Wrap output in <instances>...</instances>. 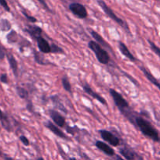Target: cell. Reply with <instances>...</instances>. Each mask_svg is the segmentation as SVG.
Segmentation results:
<instances>
[{
  "label": "cell",
  "mask_w": 160,
  "mask_h": 160,
  "mask_svg": "<svg viewBox=\"0 0 160 160\" xmlns=\"http://www.w3.org/2000/svg\"><path fill=\"white\" fill-rule=\"evenodd\" d=\"M119 112L129 122L134 125L144 137L160 144V133L147 119L143 117L142 113H137L130 107L119 110Z\"/></svg>",
  "instance_id": "6da1fadb"
},
{
  "label": "cell",
  "mask_w": 160,
  "mask_h": 160,
  "mask_svg": "<svg viewBox=\"0 0 160 160\" xmlns=\"http://www.w3.org/2000/svg\"><path fill=\"white\" fill-rule=\"evenodd\" d=\"M88 47L95 54L96 58L100 63L103 65H108L109 63L111 61V57L108 51L101 45H99L95 41H89L88 43Z\"/></svg>",
  "instance_id": "7a4b0ae2"
},
{
  "label": "cell",
  "mask_w": 160,
  "mask_h": 160,
  "mask_svg": "<svg viewBox=\"0 0 160 160\" xmlns=\"http://www.w3.org/2000/svg\"><path fill=\"white\" fill-rule=\"evenodd\" d=\"M97 3H98L99 6H100V8L102 9V10L104 12V13L109 17L110 19L113 20V21L115 22L118 25L121 27L122 28H123L129 34H130V28H129V25L124 20L121 19L120 17H119L118 16H116V14L115 13L114 11L108 6V5L105 3V2L104 0H97Z\"/></svg>",
  "instance_id": "3957f363"
},
{
  "label": "cell",
  "mask_w": 160,
  "mask_h": 160,
  "mask_svg": "<svg viewBox=\"0 0 160 160\" xmlns=\"http://www.w3.org/2000/svg\"><path fill=\"white\" fill-rule=\"evenodd\" d=\"M109 93L110 95L111 96V98H113L115 105L116 107L119 109V110L128 109V108L130 107L128 102L124 98V97L122 96L119 92H117V91L115 90V89L113 88H110Z\"/></svg>",
  "instance_id": "277c9868"
},
{
  "label": "cell",
  "mask_w": 160,
  "mask_h": 160,
  "mask_svg": "<svg viewBox=\"0 0 160 160\" xmlns=\"http://www.w3.org/2000/svg\"><path fill=\"white\" fill-rule=\"evenodd\" d=\"M98 133L100 134L101 138L104 141V142H107V144L109 145L118 147L120 145V139L111 131L105 129H100L98 131Z\"/></svg>",
  "instance_id": "5b68a950"
},
{
  "label": "cell",
  "mask_w": 160,
  "mask_h": 160,
  "mask_svg": "<svg viewBox=\"0 0 160 160\" xmlns=\"http://www.w3.org/2000/svg\"><path fill=\"white\" fill-rule=\"evenodd\" d=\"M119 152L125 160H144L136 152L126 145L119 148Z\"/></svg>",
  "instance_id": "8992f818"
},
{
  "label": "cell",
  "mask_w": 160,
  "mask_h": 160,
  "mask_svg": "<svg viewBox=\"0 0 160 160\" xmlns=\"http://www.w3.org/2000/svg\"><path fill=\"white\" fill-rule=\"evenodd\" d=\"M69 10L78 18L86 19L88 16L86 8L83 4L78 2H73L69 5Z\"/></svg>",
  "instance_id": "52a82bcc"
},
{
  "label": "cell",
  "mask_w": 160,
  "mask_h": 160,
  "mask_svg": "<svg viewBox=\"0 0 160 160\" xmlns=\"http://www.w3.org/2000/svg\"><path fill=\"white\" fill-rule=\"evenodd\" d=\"M49 116L53 120V123L56 124L59 128H64L66 124V120L64 116L58 112L56 109H50L49 110Z\"/></svg>",
  "instance_id": "ba28073f"
},
{
  "label": "cell",
  "mask_w": 160,
  "mask_h": 160,
  "mask_svg": "<svg viewBox=\"0 0 160 160\" xmlns=\"http://www.w3.org/2000/svg\"><path fill=\"white\" fill-rule=\"evenodd\" d=\"M83 89L85 92V93L87 94L88 95H89L90 97H92L94 99L97 100L100 103H101L103 106H108V103H107V101L100 95L99 93L96 92L95 91L93 90L92 88L87 84V83H85V84H83Z\"/></svg>",
  "instance_id": "9c48e42d"
},
{
  "label": "cell",
  "mask_w": 160,
  "mask_h": 160,
  "mask_svg": "<svg viewBox=\"0 0 160 160\" xmlns=\"http://www.w3.org/2000/svg\"><path fill=\"white\" fill-rule=\"evenodd\" d=\"M45 127L49 130V131H51L53 134H55L56 136H57L58 138L61 139H64V140H69V138L67 137L65 134V133L63 132V131H61L59 127L56 126V124L53 123L51 121H46L45 123Z\"/></svg>",
  "instance_id": "30bf717a"
},
{
  "label": "cell",
  "mask_w": 160,
  "mask_h": 160,
  "mask_svg": "<svg viewBox=\"0 0 160 160\" xmlns=\"http://www.w3.org/2000/svg\"><path fill=\"white\" fill-rule=\"evenodd\" d=\"M95 146L97 147V149H99L100 151H101L102 152L104 153L105 155H107L108 156H115V150L110 146L108 144L105 143L104 142H102V141H96L95 142Z\"/></svg>",
  "instance_id": "8fae6325"
},
{
  "label": "cell",
  "mask_w": 160,
  "mask_h": 160,
  "mask_svg": "<svg viewBox=\"0 0 160 160\" xmlns=\"http://www.w3.org/2000/svg\"><path fill=\"white\" fill-rule=\"evenodd\" d=\"M36 42H37L38 48L39 49V52L42 54H49L51 53V46L50 44L49 43L48 41L43 37H39V38L36 39Z\"/></svg>",
  "instance_id": "7c38bea8"
},
{
  "label": "cell",
  "mask_w": 160,
  "mask_h": 160,
  "mask_svg": "<svg viewBox=\"0 0 160 160\" xmlns=\"http://www.w3.org/2000/svg\"><path fill=\"white\" fill-rule=\"evenodd\" d=\"M24 31L26 33H28V34H29L32 38H34L35 40L39 38V37H42V29L40 27L36 26V25H27V27L24 29Z\"/></svg>",
  "instance_id": "4fadbf2b"
},
{
  "label": "cell",
  "mask_w": 160,
  "mask_h": 160,
  "mask_svg": "<svg viewBox=\"0 0 160 160\" xmlns=\"http://www.w3.org/2000/svg\"><path fill=\"white\" fill-rule=\"evenodd\" d=\"M118 47H119V49L120 51V52L122 53V56H125V58L130 60L131 62H135L136 61V58L133 56V53L130 51V49L128 48V47L125 45V44H124L123 42L119 41V44H118Z\"/></svg>",
  "instance_id": "5bb4252c"
},
{
  "label": "cell",
  "mask_w": 160,
  "mask_h": 160,
  "mask_svg": "<svg viewBox=\"0 0 160 160\" xmlns=\"http://www.w3.org/2000/svg\"><path fill=\"white\" fill-rule=\"evenodd\" d=\"M89 34H91V36L93 38V39L95 40L96 42H97V43H98L99 45H101L102 47H104L105 49H110L111 51H112V48L110 46L109 44L103 38V37H102L100 34H98L97 31H93V30L92 29H89Z\"/></svg>",
  "instance_id": "9a60e30c"
},
{
  "label": "cell",
  "mask_w": 160,
  "mask_h": 160,
  "mask_svg": "<svg viewBox=\"0 0 160 160\" xmlns=\"http://www.w3.org/2000/svg\"><path fill=\"white\" fill-rule=\"evenodd\" d=\"M140 70L142 71L143 74L144 75V77H145V78H147V79L152 84H154V85H155V87L160 91V81H158L157 78H155V77L152 75V73H151V72L149 71L145 67H144V66H141V67H140Z\"/></svg>",
  "instance_id": "2e32d148"
},
{
  "label": "cell",
  "mask_w": 160,
  "mask_h": 160,
  "mask_svg": "<svg viewBox=\"0 0 160 160\" xmlns=\"http://www.w3.org/2000/svg\"><path fill=\"white\" fill-rule=\"evenodd\" d=\"M6 57H7V60L9 62V67H10V69L12 70L14 76L17 78L18 77V62H17V59L14 57L13 55L10 52L6 53Z\"/></svg>",
  "instance_id": "e0dca14e"
},
{
  "label": "cell",
  "mask_w": 160,
  "mask_h": 160,
  "mask_svg": "<svg viewBox=\"0 0 160 160\" xmlns=\"http://www.w3.org/2000/svg\"><path fill=\"white\" fill-rule=\"evenodd\" d=\"M33 55H34V59L35 62L36 63L39 64V65L42 66H48V65H53V63L50 62L49 60H47L45 58V56H43V54L41 52H39L34 50L33 51Z\"/></svg>",
  "instance_id": "ac0fdd59"
},
{
  "label": "cell",
  "mask_w": 160,
  "mask_h": 160,
  "mask_svg": "<svg viewBox=\"0 0 160 160\" xmlns=\"http://www.w3.org/2000/svg\"><path fill=\"white\" fill-rule=\"evenodd\" d=\"M0 122L2 123V126L4 128L5 130H6L7 131L10 132L12 131V125H11L10 121H9V119L8 117V116L6 113L3 112V111L0 109Z\"/></svg>",
  "instance_id": "d6986e66"
},
{
  "label": "cell",
  "mask_w": 160,
  "mask_h": 160,
  "mask_svg": "<svg viewBox=\"0 0 160 160\" xmlns=\"http://www.w3.org/2000/svg\"><path fill=\"white\" fill-rule=\"evenodd\" d=\"M50 99L51 100V102H53V106H54L56 109H59V110H61V112H64V113H67V109L64 107V106L63 105L62 102H61V98H60V97L58 96V95H52V96L50 97Z\"/></svg>",
  "instance_id": "ffe728a7"
},
{
  "label": "cell",
  "mask_w": 160,
  "mask_h": 160,
  "mask_svg": "<svg viewBox=\"0 0 160 160\" xmlns=\"http://www.w3.org/2000/svg\"><path fill=\"white\" fill-rule=\"evenodd\" d=\"M16 90H17V94L20 98H22V99H28V98H29V92H28V91L26 88L21 87V86H17Z\"/></svg>",
  "instance_id": "44dd1931"
},
{
  "label": "cell",
  "mask_w": 160,
  "mask_h": 160,
  "mask_svg": "<svg viewBox=\"0 0 160 160\" xmlns=\"http://www.w3.org/2000/svg\"><path fill=\"white\" fill-rule=\"evenodd\" d=\"M61 84H62L63 88H64L66 92H69V93L72 95V84H71L70 81H69L68 78H67V76H65V75H64V77H62V78H61Z\"/></svg>",
  "instance_id": "7402d4cb"
},
{
  "label": "cell",
  "mask_w": 160,
  "mask_h": 160,
  "mask_svg": "<svg viewBox=\"0 0 160 160\" xmlns=\"http://www.w3.org/2000/svg\"><path fill=\"white\" fill-rule=\"evenodd\" d=\"M12 28L11 23L7 19H2L0 20V30L2 31H9Z\"/></svg>",
  "instance_id": "603a6c76"
},
{
  "label": "cell",
  "mask_w": 160,
  "mask_h": 160,
  "mask_svg": "<svg viewBox=\"0 0 160 160\" xmlns=\"http://www.w3.org/2000/svg\"><path fill=\"white\" fill-rule=\"evenodd\" d=\"M6 39H7V42L9 44H13L16 43L18 40V34L17 33V31L12 30L9 34L6 36Z\"/></svg>",
  "instance_id": "cb8c5ba5"
},
{
  "label": "cell",
  "mask_w": 160,
  "mask_h": 160,
  "mask_svg": "<svg viewBox=\"0 0 160 160\" xmlns=\"http://www.w3.org/2000/svg\"><path fill=\"white\" fill-rule=\"evenodd\" d=\"M147 42H148L149 46H150L152 51L155 54H156L160 59V47H158V45H155V43H154V42L151 40H147Z\"/></svg>",
  "instance_id": "d4e9b609"
},
{
  "label": "cell",
  "mask_w": 160,
  "mask_h": 160,
  "mask_svg": "<svg viewBox=\"0 0 160 160\" xmlns=\"http://www.w3.org/2000/svg\"><path fill=\"white\" fill-rule=\"evenodd\" d=\"M50 46H51V53H53V54H64V49L56 44H50Z\"/></svg>",
  "instance_id": "484cf974"
},
{
  "label": "cell",
  "mask_w": 160,
  "mask_h": 160,
  "mask_svg": "<svg viewBox=\"0 0 160 160\" xmlns=\"http://www.w3.org/2000/svg\"><path fill=\"white\" fill-rule=\"evenodd\" d=\"M19 139H20V141L21 142V143L23 144L24 146H29L30 145V142L26 136L20 135V137H19Z\"/></svg>",
  "instance_id": "4316f807"
},
{
  "label": "cell",
  "mask_w": 160,
  "mask_h": 160,
  "mask_svg": "<svg viewBox=\"0 0 160 160\" xmlns=\"http://www.w3.org/2000/svg\"><path fill=\"white\" fill-rule=\"evenodd\" d=\"M23 12V14H24V17L27 18V20H28V21L31 22V23H36V22L38 21L37 19H36L35 17H32V16H29L28 13H27L26 12H25V11H23V12Z\"/></svg>",
  "instance_id": "83f0119b"
},
{
  "label": "cell",
  "mask_w": 160,
  "mask_h": 160,
  "mask_svg": "<svg viewBox=\"0 0 160 160\" xmlns=\"http://www.w3.org/2000/svg\"><path fill=\"white\" fill-rule=\"evenodd\" d=\"M0 5L4 8L5 10L7 11V12H10V8H9L6 0H0Z\"/></svg>",
  "instance_id": "f1b7e54d"
},
{
  "label": "cell",
  "mask_w": 160,
  "mask_h": 160,
  "mask_svg": "<svg viewBox=\"0 0 160 160\" xmlns=\"http://www.w3.org/2000/svg\"><path fill=\"white\" fill-rule=\"evenodd\" d=\"M0 81L3 84H8L9 82V80H8V76L6 73H2L0 75Z\"/></svg>",
  "instance_id": "f546056e"
},
{
  "label": "cell",
  "mask_w": 160,
  "mask_h": 160,
  "mask_svg": "<svg viewBox=\"0 0 160 160\" xmlns=\"http://www.w3.org/2000/svg\"><path fill=\"white\" fill-rule=\"evenodd\" d=\"M37 1H39V2L40 3V4L42 5V6H43L44 9H45V10L48 11V12H52L51 9H50V7H49V6H48V5H47V3L45 2V0H37Z\"/></svg>",
  "instance_id": "4dcf8cb0"
},
{
  "label": "cell",
  "mask_w": 160,
  "mask_h": 160,
  "mask_svg": "<svg viewBox=\"0 0 160 160\" xmlns=\"http://www.w3.org/2000/svg\"><path fill=\"white\" fill-rule=\"evenodd\" d=\"M6 56V50H5L4 47H3V45L0 44V59H1V60H3Z\"/></svg>",
  "instance_id": "1f68e13d"
},
{
  "label": "cell",
  "mask_w": 160,
  "mask_h": 160,
  "mask_svg": "<svg viewBox=\"0 0 160 160\" xmlns=\"http://www.w3.org/2000/svg\"><path fill=\"white\" fill-rule=\"evenodd\" d=\"M27 109H28V110L30 112H31V113H34V112H35L34 106H33L32 102H31V101L28 102V105H27Z\"/></svg>",
  "instance_id": "d6a6232c"
},
{
  "label": "cell",
  "mask_w": 160,
  "mask_h": 160,
  "mask_svg": "<svg viewBox=\"0 0 160 160\" xmlns=\"http://www.w3.org/2000/svg\"><path fill=\"white\" fill-rule=\"evenodd\" d=\"M115 156V160H125L124 159H122L120 156H118V155L117 156Z\"/></svg>",
  "instance_id": "836d02e7"
},
{
  "label": "cell",
  "mask_w": 160,
  "mask_h": 160,
  "mask_svg": "<svg viewBox=\"0 0 160 160\" xmlns=\"http://www.w3.org/2000/svg\"><path fill=\"white\" fill-rule=\"evenodd\" d=\"M5 160H14V159H12V158H10V157H7V156H6V158H5Z\"/></svg>",
  "instance_id": "e575fe53"
},
{
  "label": "cell",
  "mask_w": 160,
  "mask_h": 160,
  "mask_svg": "<svg viewBox=\"0 0 160 160\" xmlns=\"http://www.w3.org/2000/svg\"><path fill=\"white\" fill-rule=\"evenodd\" d=\"M37 160H45V159H43V158H42V157H39V159H38Z\"/></svg>",
  "instance_id": "d590c367"
},
{
  "label": "cell",
  "mask_w": 160,
  "mask_h": 160,
  "mask_svg": "<svg viewBox=\"0 0 160 160\" xmlns=\"http://www.w3.org/2000/svg\"><path fill=\"white\" fill-rule=\"evenodd\" d=\"M69 160H78V159H75V158H70V159H69Z\"/></svg>",
  "instance_id": "8d00e7d4"
},
{
  "label": "cell",
  "mask_w": 160,
  "mask_h": 160,
  "mask_svg": "<svg viewBox=\"0 0 160 160\" xmlns=\"http://www.w3.org/2000/svg\"><path fill=\"white\" fill-rule=\"evenodd\" d=\"M1 156H2V152L0 151V157H1Z\"/></svg>",
  "instance_id": "74e56055"
}]
</instances>
